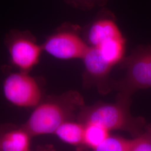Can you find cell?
<instances>
[{"label": "cell", "mask_w": 151, "mask_h": 151, "mask_svg": "<svg viewBox=\"0 0 151 151\" xmlns=\"http://www.w3.org/2000/svg\"><path fill=\"white\" fill-rule=\"evenodd\" d=\"M85 105L83 97L70 90L59 95L44 97L33 111L23 127L33 137L54 134L65 122L76 119Z\"/></svg>", "instance_id": "1"}, {"label": "cell", "mask_w": 151, "mask_h": 151, "mask_svg": "<svg viewBox=\"0 0 151 151\" xmlns=\"http://www.w3.org/2000/svg\"><path fill=\"white\" fill-rule=\"evenodd\" d=\"M132 97L118 94L114 103L97 102L85 105L78 112L77 120L82 124H99L109 131L127 132L133 137L140 134L147 125L144 119L134 117L130 112Z\"/></svg>", "instance_id": "2"}, {"label": "cell", "mask_w": 151, "mask_h": 151, "mask_svg": "<svg viewBox=\"0 0 151 151\" xmlns=\"http://www.w3.org/2000/svg\"><path fill=\"white\" fill-rule=\"evenodd\" d=\"M119 65L126 72L122 78L112 81L118 94L132 97L138 90L151 88V45L137 47Z\"/></svg>", "instance_id": "3"}, {"label": "cell", "mask_w": 151, "mask_h": 151, "mask_svg": "<svg viewBox=\"0 0 151 151\" xmlns=\"http://www.w3.org/2000/svg\"><path fill=\"white\" fill-rule=\"evenodd\" d=\"M44 52L61 60L83 58L89 49L77 25L65 23L58 27L42 44Z\"/></svg>", "instance_id": "4"}, {"label": "cell", "mask_w": 151, "mask_h": 151, "mask_svg": "<svg viewBox=\"0 0 151 151\" xmlns=\"http://www.w3.org/2000/svg\"><path fill=\"white\" fill-rule=\"evenodd\" d=\"M4 43L11 65L21 72L30 73L38 65L43 51L32 33L27 30L12 29L6 34Z\"/></svg>", "instance_id": "5"}, {"label": "cell", "mask_w": 151, "mask_h": 151, "mask_svg": "<svg viewBox=\"0 0 151 151\" xmlns=\"http://www.w3.org/2000/svg\"><path fill=\"white\" fill-rule=\"evenodd\" d=\"M2 90L7 101L19 108H34L44 98L40 78L19 70L6 77Z\"/></svg>", "instance_id": "6"}, {"label": "cell", "mask_w": 151, "mask_h": 151, "mask_svg": "<svg viewBox=\"0 0 151 151\" xmlns=\"http://www.w3.org/2000/svg\"><path fill=\"white\" fill-rule=\"evenodd\" d=\"M82 60V83L85 88L94 87L104 95L113 90L110 75L114 67L104 59L96 49L90 47Z\"/></svg>", "instance_id": "7"}, {"label": "cell", "mask_w": 151, "mask_h": 151, "mask_svg": "<svg viewBox=\"0 0 151 151\" xmlns=\"http://www.w3.org/2000/svg\"><path fill=\"white\" fill-rule=\"evenodd\" d=\"M82 34L90 47H96L109 40L124 37L113 14L106 9L101 10Z\"/></svg>", "instance_id": "8"}, {"label": "cell", "mask_w": 151, "mask_h": 151, "mask_svg": "<svg viewBox=\"0 0 151 151\" xmlns=\"http://www.w3.org/2000/svg\"><path fill=\"white\" fill-rule=\"evenodd\" d=\"M32 137L23 127L5 133L0 138L1 151H27L30 150Z\"/></svg>", "instance_id": "9"}, {"label": "cell", "mask_w": 151, "mask_h": 151, "mask_svg": "<svg viewBox=\"0 0 151 151\" xmlns=\"http://www.w3.org/2000/svg\"><path fill=\"white\" fill-rule=\"evenodd\" d=\"M84 124L70 120L61 124L54 134L65 143L73 146L83 145Z\"/></svg>", "instance_id": "10"}, {"label": "cell", "mask_w": 151, "mask_h": 151, "mask_svg": "<svg viewBox=\"0 0 151 151\" xmlns=\"http://www.w3.org/2000/svg\"><path fill=\"white\" fill-rule=\"evenodd\" d=\"M83 145L93 150L101 144L110 135V131L95 123L84 124Z\"/></svg>", "instance_id": "11"}, {"label": "cell", "mask_w": 151, "mask_h": 151, "mask_svg": "<svg viewBox=\"0 0 151 151\" xmlns=\"http://www.w3.org/2000/svg\"><path fill=\"white\" fill-rule=\"evenodd\" d=\"M131 139L118 135H110L91 151H129Z\"/></svg>", "instance_id": "12"}, {"label": "cell", "mask_w": 151, "mask_h": 151, "mask_svg": "<svg viewBox=\"0 0 151 151\" xmlns=\"http://www.w3.org/2000/svg\"><path fill=\"white\" fill-rule=\"evenodd\" d=\"M129 151H151V125L140 134L131 139Z\"/></svg>", "instance_id": "13"}, {"label": "cell", "mask_w": 151, "mask_h": 151, "mask_svg": "<svg viewBox=\"0 0 151 151\" xmlns=\"http://www.w3.org/2000/svg\"><path fill=\"white\" fill-rule=\"evenodd\" d=\"M65 1L76 8L90 10L97 6L103 7L108 2V0H65Z\"/></svg>", "instance_id": "14"}, {"label": "cell", "mask_w": 151, "mask_h": 151, "mask_svg": "<svg viewBox=\"0 0 151 151\" xmlns=\"http://www.w3.org/2000/svg\"><path fill=\"white\" fill-rule=\"evenodd\" d=\"M0 151H1V148H0Z\"/></svg>", "instance_id": "15"}, {"label": "cell", "mask_w": 151, "mask_h": 151, "mask_svg": "<svg viewBox=\"0 0 151 151\" xmlns=\"http://www.w3.org/2000/svg\"><path fill=\"white\" fill-rule=\"evenodd\" d=\"M30 151V150H29V151Z\"/></svg>", "instance_id": "16"}]
</instances>
